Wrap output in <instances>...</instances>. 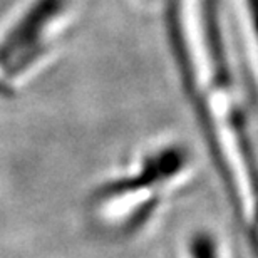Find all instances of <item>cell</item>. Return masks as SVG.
<instances>
[{
    "label": "cell",
    "instance_id": "obj_1",
    "mask_svg": "<svg viewBox=\"0 0 258 258\" xmlns=\"http://www.w3.org/2000/svg\"><path fill=\"white\" fill-rule=\"evenodd\" d=\"M69 0H32L2 39L0 69L7 77L24 74L42 57L54 24L64 17Z\"/></svg>",
    "mask_w": 258,
    "mask_h": 258
},
{
    "label": "cell",
    "instance_id": "obj_2",
    "mask_svg": "<svg viewBox=\"0 0 258 258\" xmlns=\"http://www.w3.org/2000/svg\"><path fill=\"white\" fill-rule=\"evenodd\" d=\"M184 163H186V153H184V149L178 146H169L164 151H159L154 156L148 158L138 174L129 178L116 179V181L104 184L96 193V198L97 200L114 198V196L127 195L146 186H151V184H156L159 181H164V179L174 176L178 171H181Z\"/></svg>",
    "mask_w": 258,
    "mask_h": 258
},
{
    "label": "cell",
    "instance_id": "obj_3",
    "mask_svg": "<svg viewBox=\"0 0 258 258\" xmlns=\"http://www.w3.org/2000/svg\"><path fill=\"white\" fill-rule=\"evenodd\" d=\"M193 255L195 258H216L215 255V245L210 236L200 235L193 241Z\"/></svg>",
    "mask_w": 258,
    "mask_h": 258
},
{
    "label": "cell",
    "instance_id": "obj_4",
    "mask_svg": "<svg viewBox=\"0 0 258 258\" xmlns=\"http://www.w3.org/2000/svg\"><path fill=\"white\" fill-rule=\"evenodd\" d=\"M245 10H246V17H248L251 37H253L258 52V0H245Z\"/></svg>",
    "mask_w": 258,
    "mask_h": 258
},
{
    "label": "cell",
    "instance_id": "obj_5",
    "mask_svg": "<svg viewBox=\"0 0 258 258\" xmlns=\"http://www.w3.org/2000/svg\"><path fill=\"white\" fill-rule=\"evenodd\" d=\"M14 96V89L10 87V84L5 79L0 77V97L2 99H9V97Z\"/></svg>",
    "mask_w": 258,
    "mask_h": 258
}]
</instances>
